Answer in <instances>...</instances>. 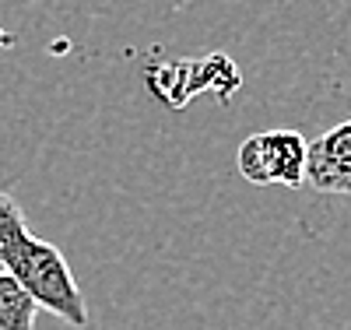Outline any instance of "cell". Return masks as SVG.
I'll list each match as a JSON object with an SVG mask.
<instances>
[{
  "label": "cell",
  "instance_id": "6",
  "mask_svg": "<svg viewBox=\"0 0 351 330\" xmlns=\"http://www.w3.org/2000/svg\"><path fill=\"white\" fill-rule=\"evenodd\" d=\"M8 46H14V36H11V32H4V28H0V49H8Z\"/></svg>",
  "mask_w": 351,
  "mask_h": 330
},
{
  "label": "cell",
  "instance_id": "2",
  "mask_svg": "<svg viewBox=\"0 0 351 330\" xmlns=\"http://www.w3.org/2000/svg\"><path fill=\"white\" fill-rule=\"evenodd\" d=\"M239 172L246 183L256 187H302L306 183V162H309V141L295 130H263L239 144Z\"/></svg>",
  "mask_w": 351,
  "mask_h": 330
},
{
  "label": "cell",
  "instance_id": "5",
  "mask_svg": "<svg viewBox=\"0 0 351 330\" xmlns=\"http://www.w3.org/2000/svg\"><path fill=\"white\" fill-rule=\"evenodd\" d=\"M28 225H25V215L11 193L0 190V271H4V260H8V250L18 243V235H25Z\"/></svg>",
  "mask_w": 351,
  "mask_h": 330
},
{
  "label": "cell",
  "instance_id": "1",
  "mask_svg": "<svg viewBox=\"0 0 351 330\" xmlns=\"http://www.w3.org/2000/svg\"><path fill=\"white\" fill-rule=\"evenodd\" d=\"M4 271L36 298V306L49 309L53 316H60L71 327H88V303L67 267V257L46 239L25 232L18 235V243L8 250Z\"/></svg>",
  "mask_w": 351,
  "mask_h": 330
},
{
  "label": "cell",
  "instance_id": "4",
  "mask_svg": "<svg viewBox=\"0 0 351 330\" xmlns=\"http://www.w3.org/2000/svg\"><path fill=\"white\" fill-rule=\"evenodd\" d=\"M36 298L28 295L8 271H0V330H32L36 327Z\"/></svg>",
  "mask_w": 351,
  "mask_h": 330
},
{
  "label": "cell",
  "instance_id": "3",
  "mask_svg": "<svg viewBox=\"0 0 351 330\" xmlns=\"http://www.w3.org/2000/svg\"><path fill=\"white\" fill-rule=\"evenodd\" d=\"M306 183L319 193H351V119L309 141Z\"/></svg>",
  "mask_w": 351,
  "mask_h": 330
}]
</instances>
